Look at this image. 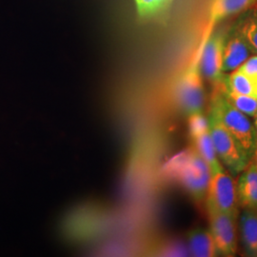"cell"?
<instances>
[{
	"instance_id": "15",
	"label": "cell",
	"mask_w": 257,
	"mask_h": 257,
	"mask_svg": "<svg viewBox=\"0 0 257 257\" xmlns=\"http://www.w3.org/2000/svg\"><path fill=\"white\" fill-rule=\"evenodd\" d=\"M224 81L231 91L257 99V78L255 77L248 76L235 70L230 76H224Z\"/></svg>"
},
{
	"instance_id": "17",
	"label": "cell",
	"mask_w": 257,
	"mask_h": 257,
	"mask_svg": "<svg viewBox=\"0 0 257 257\" xmlns=\"http://www.w3.org/2000/svg\"><path fill=\"white\" fill-rule=\"evenodd\" d=\"M240 34L247 41L250 50L257 54V19L246 21L241 28Z\"/></svg>"
},
{
	"instance_id": "9",
	"label": "cell",
	"mask_w": 257,
	"mask_h": 257,
	"mask_svg": "<svg viewBox=\"0 0 257 257\" xmlns=\"http://www.w3.org/2000/svg\"><path fill=\"white\" fill-rule=\"evenodd\" d=\"M239 205L243 209L257 210V165H248L239 177L236 188Z\"/></svg>"
},
{
	"instance_id": "14",
	"label": "cell",
	"mask_w": 257,
	"mask_h": 257,
	"mask_svg": "<svg viewBox=\"0 0 257 257\" xmlns=\"http://www.w3.org/2000/svg\"><path fill=\"white\" fill-rule=\"evenodd\" d=\"M217 84L219 85L224 96L232 106H234L237 110L242 111L248 116L253 117L255 115L257 111V99L248 95L231 91L224 81V77L219 82H217Z\"/></svg>"
},
{
	"instance_id": "22",
	"label": "cell",
	"mask_w": 257,
	"mask_h": 257,
	"mask_svg": "<svg viewBox=\"0 0 257 257\" xmlns=\"http://www.w3.org/2000/svg\"><path fill=\"white\" fill-rule=\"evenodd\" d=\"M254 155H255V156H256V163H255V164H256V165H257V148H256V151H255V153H254Z\"/></svg>"
},
{
	"instance_id": "16",
	"label": "cell",
	"mask_w": 257,
	"mask_h": 257,
	"mask_svg": "<svg viewBox=\"0 0 257 257\" xmlns=\"http://www.w3.org/2000/svg\"><path fill=\"white\" fill-rule=\"evenodd\" d=\"M173 0H135L138 17L142 19L156 18L169 8Z\"/></svg>"
},
{
	"instance_id": "2",
	"label": "cell",
	"mask_w": 257,
	"mask_h": 257,
	"mask_svg": "<svg viewBox=\"0 0 257 257\" xmlns=\"http://www.w3.org/2000/svg\"><path fill=\"white\" fill-rule=\"evenodd\" d=\"M211 97L210 113L213 114L221 124L235 138L250 158L257 148L254 128L248 115L237 110L224 96L217 83Z\"/></svg>"
},
{
	"instance_id": "6",
	"label": "cell",
	"mask_w": 257,
	"mask_h": 257,
	"mask_svg": "<svg viewBox=\"0 0 257 257\" xmlns=\"http://www.w3.org/2000/svg\"><path fill=\"white\" fill-rule=\"evenodd\" d=\"M210 230L218 255L233 256L237 250L235 218L207 205Z\"/></svg>"
},
{
	"instance_id": "5",
	"label": "cell",
	"mask_w": 257,
	"mask_h": 257,
	"mask_svg": "<svg viewBox=\"0 0 257 257\" xmlns=\"http://www.w3.org/2000/svg\"><path fill=\"white\" fill-rule=\"evenodd\" d=\"M176 98L179 107L187 114L203 112L206 93L198 64L193 65L178 82Z\"/></svg>"
},
{
	"instance_id": "18",
	"label": "cell",
	"mask_w": 257,
	"mask_h": 257,
	"mask_svg": "<svg viewBox=\"0 0 257 257\" xmlns=\"http://www.w3.org/2000/svg\"><path fill=\"white\" fill-rule=\"evenodd\" d=\"M189 116V132L191 138L198 136L209 128V119L202 112H195Z\"/></svg>"
},
{
	"instance_id": "19",
	"label": "cell",
	"mask_w": 257,
	"mask_h": 257,
	"mask_svg": "<svg viewBox=\"0 0 257 257\" xmlns=\"http://www.w3.org/2000/svg\"><path fill=\"white\" fill-rule=\"evenodd\" d=\"M241 73L257 78V55L248 57V59L236 69Z\"/></svg>"
},
{
	"instance_id": "8",
	"label": "cell",
	"mask_w": 257,
	"mask_h": 257,
	"mask_svg": "<svg viewBox=\"0 0 257 257\" xmlns=\"http://www.w3.org/2000/svg\"><path fill=\"white\" fill-rule=\"evenodd\" d=\"M250 55V48L240 33L230 38L224 48L222 73L233 72L243 64Z\"/></svg>"
},
{
	"instance_id": "7",
	"label": "cell",
	"mask_w": 257,
	"mask_h": 257,
	"mask_svg": "<svg viewBox=\"0 0 257 257\" xmlns=\"http://www.w3.org/2000/svg\"><path fill=\"white\" fill-rule=\"evenodd\" d=\"M225 44L226 40L223 34L217 32L210 35L205 40L201 55L199 56L198 68L200 74L212 82H219L224 77L221 69Z\"/></svg>"
},
{
	"instance_id": "10",
	"label": "cell",
	"mask_w": 257,
	"mask_h": 257,
	"mask_svg": "<svg viewBox=\"0 0 257 257\" xmlns=\"http://www.w3.org/2000/svg\"><path fill=\"white\" fill-rule=\"evenodd\" d=\"M257 0H213L211 4L209 27L205 40L211 35L213 26L223 19L242 12L255 3Z\"/></svg>"
},
{
	"instance_id": "20",
	"label": "cell",
	"mask_w": 257,
	"mask_h": 257,
	"mask_svg": "<svg viewBox=\"0 0 257 257\" xmlns=\"http://www.w3.org/2000/svg\"><path fill=\"white\" fill-rule=\"evenodd\" d=\"M189 248H186L182 243H173L168 248L164 250L165 255L169 256H180V255H188Z\"/></svg>"
},
{
	"instance_id": "4",
	"label": "cell",
	"mask_w": 257,
	"mask_h": 257,
	"mask_svg": "<svg viewBox=\"0 0 257 257\" xmlns=\"http://www.w3.org/2000/svg\"><path fill=\"white\" fill-rule=\"evenodd\" d=\"M207 205L237 218V193L232 177L225 171L211 175L207 191Z\"/></svg>"
},
{
	"instance_id": "3",
	"label": "cell",
	"mask_w": 257,
	"mask_h": 257,
	"mask_svg": "<svg viewBox=\"0 0 257 257\" xmlns=\"http://www.w3.org/2000/svg\"><path fill=\"white\" fill-rule=\"evenodd\" d=\"M208 119L211 140L221 164L227 168L231 176L238 175L248 165L249 157L213 114L209 113Z\"/></svg>"
},
{
	"instance_id": "11",
	"label": "cell",
	"mask_w": 257,
	"mask_h": 257,
	"mask_svg": "<svg viewBox=\"0 0 257 257\" xmlns=\"http://www.w3.org/2000/svg\"><path fill=\"white\" fill-rule=\"evenodd\" d=\"M188 248L191 255L196 257L217 256V249L211 230L195 229L188 235Z\"/></svg>"
},
{
	"instance_id": "13",
	"label": "cell",
	"mask_w": 257,
	"mask_h": 257,
	"mask_svg": "<svg viewBox=\"0 0 257 257\" xmlns=\"http://www.w3.org/2000/svg\"><path fill=\"white\" fill-rule=\"evenodd\" d=\"M192 139L194 143V148L210 167L211 175H214L220 171H224L220 160L216 156V152L211 140L210 128L201 133L200 135L193 137Z\"/></svg>"
},
{
	"instance_id": "1",
	"label": "cell",
	"mask_w": 257,
	"mask_h": 257,
	"mask_svg": "<svg viewBox=\"0 0 257 257\" xmlns=\"http://www.w3.org/2000/svg\"><path fill=\"white\" fill-rule=\"evenodd\" d=\"M164 172L168 177L181 184L197 201L207 194L211 169L195 148H189L172 157L164 167Z\"/></svg>"
},
{
	"instance_id": "21",
	"label": "cell",
	"mask_w": 257,
	"mask_h": 257,
	"mask_svg": "<svg viewBox=\"0 0 257 257\" xmlns=\"http://www.w3.org/2000/svg\"><path fill=\"white\" fill-rule=\"evenodd\" d=\"M253 123H252V125H253V128H254V133H255V138H256L257 141V111L256 113H255V115L253 116Z\"/></svg>"
},
{
	"instance_id": "12",
	"label": "cell",
	"mask_w": 257,
	"mask_h": 257,
	"mask_svg": "<svg viewBox=\"0 0 257 257\" xmlns=\"http://www.w3.org/2000/svg\"><path fill=\"white\" fill-rule=\"evenodd\" d=\"M241 240L248 255L257 256V210L244 209L240 219Z\"/></svg>"
}]
</instances>
